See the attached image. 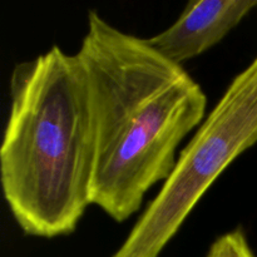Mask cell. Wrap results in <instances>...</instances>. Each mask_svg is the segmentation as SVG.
<instances>
[{"instance_id": "obj_1", "label": "cell", "mask_w": 257, "mask_h": 257, "mask_svg": "<svg viewBox=\"0 0 257 257\" xmlns=\"http://www.w3.org/2000/svg\"><path fill=\"white\" fill-rule=\"evenodd\" d=\"M75 54L87 77L94 127L90 205L122 223L170 177L178 147L205 119L207 97L183 65L95 10L88 12Z\"/></svg>"}, {"instance_id": "obj_2", "label": "cell", "mask_w": 257, "mask_h": 257, "mask_svg": "<svg viewBox=\"0 0 257 257\" xmlns=\"http://www.w3.org/2000/svg\"><path fill=\"white\" fill-rule=\"evenodd\" d=\"M0 147L5 202L23 233L68 236L90 206L94 127L77 54L58 45L18 63Z\"/></svg>"}, {"instance_id": "obj_3", "label": "cell", "mask_w": 257, "mask_h": 257, "mask_svg": "<svg viewBox=\"0 0 257 257\" xmlns=\"http://www.w3.org/2000/svg\"><path fill=\"white\" fill-rule=\"evenodd\" d=\"M257 143V55L180 152L175 168L110 257H160L226 168Z\"/></svg>"}, {"instance_id": "obj_4", "label": "cell", "mask_w": 257, "mask_h": 257, "mask_svg": "<svg viewBox=\"0 0 257 257\" xmlns=\"http://www.w3.org/2000/svg\"><path fill=\"white\" fill-rule=\"evenodd\" d=\"M255 8L257 0L190 2L171 27L147 42L163 57L183 65L222 42Z\"/></svg>"}, {"instance_id": "obj_5", "label": "cell", "mask_w": 257, "mask_h": 257, "mask_svg": "<svg viewBox=\"0 0 257 257\" xmlns=\"http://www.w3.org/2000/svg\"><path fill=\"white\" fill-rule=\"evenodd\" d=\"M205 257H257L241 227L216 238Z\"/></svg>"}]
</instances>
